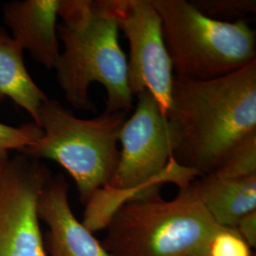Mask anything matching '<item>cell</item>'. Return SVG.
Returning <instances> with one entry per match:
<instances>
[{
	"mask_svg": "<svg viewBox=\"0 0 256 256\" xmlns=\"http://www.w3.org/2000/svg\"><path fill=\"white\" fill-rule=\"evenodd\" d=\"M102 244L111 256H208L221 227L191 182L165 200L160 188L129 198L112 212Z\"/></svg>",
	"mask_w": 256,
	"mask_h": 256,
	"instance_id": "cell-3",
	"label": "cell"
},
{
	"mask_svg": "<svg viewBox=\"0 0 256 256\" xmlns=\"http://www.w3.org/2000/svg\"><path fill=\"white\" fill-rule=\"evenodd\" d=\"M2 168H3V165H0V171L2 170Z\"/></svg>",
	"mask_w": 256,
	"mask_h": 256,
	"instance_id": "cell-17",
	"label": "cell"
},
{
	"mask_svg": "<svg viewBox=\"0 0 256 256\" xmlns=\"http://www.w3.org/2000/svg\"><path fill=\"white\" fill-rule=\"evenodd\" d=\"M236 230L250 248L256 246V210L250 212L238 221Z\"/></svg>",
	"mask_w": 256,
	"mask_h": 256,
	"instance_id": "cell-16",
	"label": "cell"
},
{
	"mask_svg": "<svg viewBox=\"0 0 256 256\" xmlns=\"http://www.w3.org/2000/svg\"><path fill=\"white\" fill-rule=\"evenodd\" d=\"M68 185L62 176L48 180L37 202L39 220L48 227L50 256H111L70 208Z\"/></svg>",
	"mask_w": 256,
	"mask_h": 256,
	"instance_id": "cell-10",
	"label": "cell"
},
{
	"mask_svg": "<svg viewBox=\"0 0 256 256\" xmlns=\"http://www.w3.org/2000/svg\"><path fill=\"white\" fill-rule=\"evenodd\" d=\"M57 36L64 52L56 77L66 99L77 110L96 112L90 86L99 82L106 92V110L128 113L133 95L128 84V58L119 43V28L97 0H61Z\"/></svg>",
	"mask_w": 256,
	"mask_h": 256,
	"instance_id": "cell-2",
	"label": "cell"
},
{
	"mask_svg": "<svg viewBox=\"0 0 256 256\" xmlns=\"http://www.w3.org/2000/svg\"><path fill=\"white\" fill-rule=\"evenodd\" d=\"M128 113L104 110L93 119L74 116L57 100L48 99L37 113L42 136L20 154L50 160L72 176L86 204L106 187L119 160V137Z\"/></svg>",
	"mask_w": 256,
	"mask_h": 256,
	"instance_id": "cell-4",
	"label": "cell"
},
{
	"mask_svg": "<svg viewBox=\"0 0 256 256\" xmlns=\"http://www.w3.org/2000/svg\"><path fill=\"white\" fill-rule=\"evenodd\" d=\"M208 256H252V254L236 230L225 228L212 239Z\"/></svg>",
	"mask_w": 256,
	"mask_h": 256,
	"instance_id": "cell-15",
	"label": "cell"
},
{
	"mask_svg": "<svg viewBox=\"0 0 256 256\" xmlns=\"http://www.w3.org/2000/svg\"><path fill=\"white\" fill-rule=\"evenodd\" d=\"M46 166L20 154L0 171V256H48L37 214Z\"/></svg>",
	"mask_w": 256,
	"mask_h": 256,
	"instance_id": "cell-8",
	"label": "cell"
},
{
	"mask_svg": "<svg viewBox=\"0 0 256 256\" xmlns=\"http://www.w3.org/2000/svg\"><path fill=\"white\" fill-rule=\"evenodd\" d=\"M162 23L176 76L205 81L256 61V32L245 19L212 18L187 0H150Z\"/></svg>",
	"mask_w": 256,
	"mask_h": 256,
	"instance_id": "cell-5",
	"label": "cell"
},
{
	"mask_svg": "<svg viewBox=\"0 0 256 256\" xmlns=\"http://www.w3.org/2000/svg\"><path fill=\"white\" fill-rule=\"evenodd\" d=\"M136 96V108L120 133L118 164L108 185L100 190L128 194L126 200L160 188L166 173L178 167L173 160L176 136L170 122L151 92Z\"/></svg>",
	"mask_w": 256,
	"mask_h": 256,
	"instance_id": "cell-6",
	"label": "cell"
},
{
	"mask_svg": "<svg viewBox=\"0 0 256 256\" xmlns=\"http://www.w3.org/2000/svg\"><path fill=\"white\" fill-rule=\"evenodd\" d=\"M6 97L26 110L34 122L40 106L48 100L28 72L23 48L0 28V102Z\"/></svg>",
	"mask_w": 256,
	"mask_h": 256,
	"instance_id": "cell-12",
	"label": "cell"
},
{
	"mask_svg": "<svg viewBox=\"0 0 256 256\" xmlns=\"http://www.w3.org/2000/svg\"><path fill=\"white\" fill-rule=\"evenodd\" d=\"M128 38V84L131 94L151 92L162 113L170 108L174 74L162 23L150 0H97Z\"/></svg>",
	"mask_w": 256,
	"mask_h": 256,
	"instance_id": "cell-7",
	"label": "cell"
},
{
	"mask_svg": "<svg viewBox=\"0 0 256 256\" xmlns=\"http://www.w3.org/2000/svg\"><path fill=\"white\" fill-rule=\"evenodd\" d=\"M61 0H16L3 6L12 39L48 70L60 57L56 21Z\"/></svg>",
	"mask_w": 256,
	"mask_h": 256,
	"instance_id": "cell-11",
	"label": "cell"
},
{
	"mask_svg": "<svg viewBox=\"0 0 256 256\" xmlns=\"http://www.w3.org/2000/svg\"><path fill=\"white\" fill-rule=\"evenodd\" d=\"M166 118L176 136V164L198 176L210 173L256 132V61L212 80L174 76Z\"/></svg>",
	"mask_w": 256,
	"mask_h": 256,
	"instance_id": "cell-1",
	"label": "cell"
},
{
	"mask_svg": "<svg viewBox=\"0 0 256 256\" xmlns=\"http://www.w3.org/2000/svg\"><path fill=\"white\" fill-rule=\"evenodd\" d=\"M192 5L205 16L225 21L226 18L244 19L256 12V0H192Z\"/></svg>",
	"mask_w": 256,
	"mask_h": 256,
	"instance_id": "cell-14",
	"label": "cell"
},
{
	"mask_svg": "<svg viewBox=\"0 0 256 256\" xmlns=\"http://www.w3.org/2000/svg\"><path fill=\"white\" fill-rule=\"evenodd\" d=\"M43 132L36 122L14 128L0 122V165L9 160V152L12 150L22 151L32 146L38 140Z\"/></svg>",
	"mask_w": 256,
	"mask_h": 256,
	"instance_id": "cell-13",
	"label": "cell"
},
{
	"mask_svg": "<svg viewBox=\"0 0 256 256\" xmlns=\"http://www.w3.org/2000/svg\"><path fill=\"white\" fill-rule=\"evenodd\" d=\"M194 180V191L214 221L236 229L256 210V132L234 147L216 168Z\"/></svg>",
	"mask_w": 256,
	"mask_h": 256,
	"instance_id": "cell-9",
	"label": "cell"
}]
</instances>
